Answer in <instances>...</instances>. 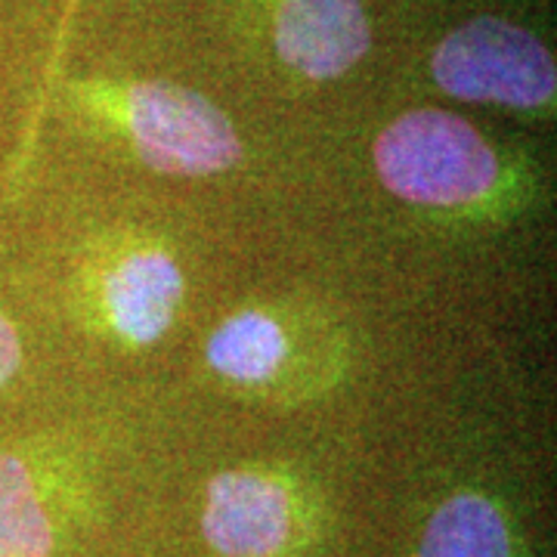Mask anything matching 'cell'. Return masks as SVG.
I'll list each match as a JSON object with an SVG mask.
<instances>
[{
  "instance_id": "6da1fadb",
  "label": "cell",
  "mask_w": 557,
  "mask_h": 557,
  "mask_svg": "<svg viewBox=\"0 0 557 557\" xmlns=\"http://www.w3.org/2000/svg\"><path fill=\"white\" fill-rule=\"evenodd\" d=\"M375 171L381 183L403 201L453 208L483 199L498 180V159L490 143L440 109L399 115L375 139Z\"/></svg>"
},
{
  "instance_id": "7a4b0ae2",
  "label": "cell",
  "mask_w": 557,
  "mask_h": 557,
  "mask_svg": "<svg viewBox=\"0 0 557 557\" xmlns=\"http://www.w3.org/2000/svg\"><path fill=\"white\" fill-rule=\"evenodd\" d=\"M431 72L440 87L468 102L539 109L557 90L555 57L527 28L505 20H474L437 47Z\"/></svg>"
},
{
  "instance_id": "3957f363",
  "label": "cell",
  "mask_w": 557,
  "mask_h": 557,
  "mask_svg": "<svg viewBox=\"0 0 557 557\" xmlns=\"http://www.w3.org/2000/svg\"><path fill=\"white\" fill-rule=\"evenodd\" d=\"M127 124L143 161L161 174L205 177L242 159V143L230 119L214 102L180 84H137L127 97Z\"/></svg>"
},
{
  "instance_id": "277c9868",
  "label": "cell",
  "mask_w": 557,
  "mask_h": 557,
  "mask_svg": "<svg viewBox=\"0 0 557 557\" xmlns=\"http://www.w3.org/2000/svg\"><path fill=\"white\" fill-rule=\"evenodd\" d=\"M201 533L223 557H273L292 536L285 486L255 471H223L208 483Z\"/></svg>"
},
{
  "instance_id": "5b68a950",
  "label": "cell",
  "mask_w": 557,
  "mask_h": 557,
  "mask_svg": "<svg viewBox=\"0 0 557 557\" xmlns=\"http://www.w3.org/2000/svg\"><path fill=\"white\" fill-rule=\"evenodd\" d=\"M273 40L285 65L325 81L366 57L372 32L359 0H282Z\"/></svg>"
},
{
  "instance_id": "8992f818",
  "label": "cell",
  "mask_w": 557,
  "mask_h": 557,
  "mask_svg": "<svg viewBox=\"0 0 557 557\" xmlns=\"http://www.w3.org/2000/svg\"><path fill=\"white\" fill-rule=\"evenodd\" d=\"M183 276L161 251H139L106 278L109 313L121 335L134 344L159 341L177 317Z\"/></svg>"
},
{
  "instance_id": "52a82bcc",
  "label": "cell",
  "mask_w": 557,
  "mask_h": 557,
  "mask_svg": "<svg viewBox=\"0 0 557 557\" xmlns=\"http://www.w3.org/2000/svg\"><path fill=\"white\" fill-rule=\"evenodd\" d=\"M418 557H511V533L490 498L458 493L431 515Z\"/></svg>"
},
{
  "instance_id": "ba28073f",
  "label": "cell",
  "mask_w": 557,
  "mask_h": 557,
  "mask_svg": "<svg viewBox=\"0 0 557 557\" xmlns=\"http://www.w3.org/2000/svg\"><path fill=\"white\" fill-rule=\"evenodd\" d=\"M285 354L288 344L276 319L255 310L226 319L208 341V362L223 379L236 384H260L273 379Z\"/></svg>"
},
{
  "instance_id": "9c48e42d",
  "label": "cell",
  "mask_w": 557,
  "mask_h": 557,
  "mask_svg": "<svg viewBox=\"0 0 557 557\" xmlns=\"http://www.w3.org/2000/svg\"><path fill=\"white\" fill-rule=\"evenodd\" d=\"M53 527L35 478L20 456H0V557H47Z\"/></svg>"
},
{
  "instance_id": "30bf717a",
  "label": "cell",
  "mask_w": 557,
  "mask_h": 557,
  "mask_svg": "<svg viewBox=\"0 0 557 557\" xmlns=\"http://www.w3.org/2000/svg\"><path fill=\"white\" fill-rule=\"evenodd\" d=\"M22 362V344L10 319L0 313V387L16 375Z\"/></svg>"
}]
</instances>
